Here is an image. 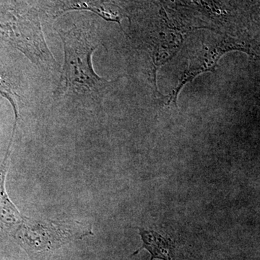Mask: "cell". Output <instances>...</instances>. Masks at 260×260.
Returning <instances> with one entry per match:
<instances>
[{
  "instance_id": "cell-1",
  "label": "cell",
  "mask_w": 260,
  "mask_h": 260,
  "mask_svg": "<svg viewBox=\"0 0 260 260\" xmlns=\"http://www.w3.org/2000/svg\"><path fill=\"white\" fill-rule=\"evenodd\" d=\"M60 37L64 44V64L56 93L100 91L109 82L98 76L92 67V54L99 44L80 30L62 32Z\"/></svg>"
},
{
  "instance_id": "cell-2",
  "label": "cell",
  "mask_w": 260,
  "mask_h": 260,
  "mask_svg": "<svg viewBox=\"0 0 260 260\" xmlns=\"http://www.w3.org/2000/svg\"><path fill=\"white\" fill-rule=\"evenodd\" d=\"M232 50H242L247 52L245 46L236 43L234 39H223L220 42L214 44L209 48L205 47L200 53L199 55L193 59L189 66V70H186L181 77L180 82L178 85L175 92L173 93L171 101L177 102V94L181 88L188 82L191 81L197 75L207 71H211L215 69L218 64L219 59L226 51Z\"/></svg>"
},
{
  "instance_id": "cell-3",
  "label": "cell",
  "mask_w": 260,
  "mask_h": 260,
  "mask_svg": "<svg viewBox=\"0 0 260 260\" xmlns=\"http://www.w3.org/2000/svg\"><path fill=\"white\" fill-rule=\"evenodd\" d=\"M139 234L143 241V246L135 251L133 256L145 249L151 255L150 260H175V244L172 239L164 237L154 231L145 230L141 228H139Z\"/></svg>"
},
{
  "instance_id": "cell-4",
  "label": "cell",
  "mask_w": 260,
  "mask_h": 260,
  "mask_svg": "<svg viewBox=\"0 0 260 260\" xmlns=\"http://www.w3.org/2000/svg\"><path fill=\"white\" fill-rule=\"evenodd\" d=\"M6 172L7 161L5 159L3 168L0 169V231L11 230L25 221V218L10 201L5 191Z\"/></svg>"
}]
</instances>
